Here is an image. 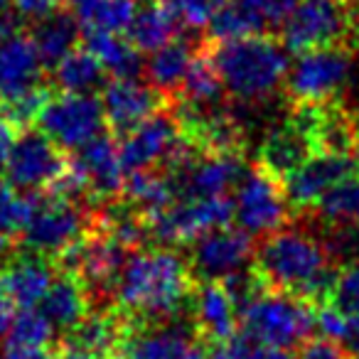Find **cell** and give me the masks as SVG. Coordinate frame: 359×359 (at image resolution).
I'll use <instances>...</instances> for the list:
<instances>
[{"label": "cell", "mask_w": 359, "mask_h": 359, "mask_svg": "<svg viewBox=\"0 0 359 359\" xmlns=\"http://www.w3.org/2000/svg\"><path fill=\"white\" fill-rule=\"evenodd\" d=\"M15 135H18V128L8 121V116L0 111V170H3V165H6Z\"/></svg>", "instance_id": "cell-44"}, {"label": "cell", "mask_w": 359, "mask_h": 359, "mask_svg": "<svg viewBox=\"0 0 359 359\" xmlns=\"http://www.w3.org/2000/svg\"><path fill=\"white\" fill-rule=\"evenodd\" d=\"M246 170L244 153H205L197 150L182 168L168 172L180 197H212L234 190Z\"/></svg>", "instance_id": "cell-17"}, {"label": "cell", "mask_w": 359, "mask_h": 359, "mask_svg": "<svg viewBox=\"0 0 359 359\" xmlns=\"http://www.w3.org/2000/svg\"><path fill=\"white\" fill-rule=\"evenodd\" d=\"M99 99L104 106L106 128L116 138L130 133L135 126H140L158 111L170 109L175 101L155 86L140 84L138 79H118V76L101 86Z\"/></svg>", "instance_id": "cell-13"}, {"label": "cell", "mask_w": 359, "mask_h": 359, "mask_svg": "<svg viewBox=\"0 0 359 359\" xmlns=\"http://www.w3.org/2000/svg\"><path fill=\"white\" fill-rule=\"evenodd\" d=\"M310 212H315V222L320 224V229L359 224V172L330 187Z\"/></svg>", "instance_id": "cell-30"}, {"label": "cell", "mask_w": 359, "mask_h": 359, "mask_svg": "<svg viewBox=\"0 0 359 359\" xmlns=\"http://www.w3.org/2000/svg\"><path fill=\"white\" fill-rule=\"evenodd\" d=\"M357 172V158L344 153H313L300 168L283 180V192L290 210L305 215L315 202L339 180Z\"/></svg>", "instance_id": "cell-16"}, {"label": "cell", "mask_w": 359, "mask_h": 359, "mask_svg": "<svg viewBox=\"0 0 359 359\" xmlns=\"http://www.w3.org/2000/svg\"><path fill=\"white\" fill-rule=\"evenodd\" d=\"M3 8H11V0H0V11H3Z\"/></svg>", "instance_id": "cell-50"}, {"label": "cell", "mask_w": 359, "mask_h": 359, "mask_svg": "<svg viewBox=\"0 0 359 359\" xmlns=\"http://www.w3.org/2000/svg\"><path fill=\"white\" fill-rule=\"evenodd\" d=\"M195 283L182 254L168 246L135 249L121 266L111 290V305L138 323L170 320L190 310Z\"/></svg>", "instance_id": "cell-1"}, {"label": "cell", "mask_w": 359, "mask_h": 359, "mask_svg": "<svg viewBox=\"0 0 359 359\" xmlns=\"http://www.w3.org/2000/svg\"><path fill=\"white\" fill-rule=\"evenodd\" d=\"M32 202L35 197L15 190L6 177H0V241H18L32 212Z\"/></svg>", "instance_id": "cell-33"}, {"label": "cell", "mask_w": 359, "mask_h": 359, "mask_svg": "<svg viewBox=\"0 0 359 359\" xmlns=\"http://www.w3.org/2000/svg\"><path fill=\"white\" fill-rule=\"evenodd\" d=\"M246 359H295L288 349L283 347H266V344H254L246 354Z\"/></svg>", "instance_id": "cell-45"}, {"label": "cell", "mask_w": 359, "mask_h": 359, "mask_svg": "<svg viewBox=\"0 0 359 359\" xmlns=\"http://www.w3.org/2000/svg\"><path fill=\"white\" fill-rule=\"evenodd\" d=\"M182 140V130L172 114V106L153 114L130 133L121 135L118 153L126 172L133 170L163 168L177 143Z\"/></svg>", "instance_id": "cell-15"}, {"label": "cell", "mask_w": 359, "mask_h": 359, "mask_svg": "<svg viewBox=\"0 0 359 359\" xmlns=\"http://www.w3.org/2000/svg\"><path fill=\"white\" fill-rule=\"evenodd\" d=\"M84 47L101 62L106 74L118 79H138L143 76V57L140 50L130 45L128 37L111 35V32H94L84 37Z\"/></svg>", "instance_id": "cell-29"}, {"label": "cell", "mask_w": 359, "mask_h": 359, "mask_svg": "<svg viewBox=\"0 0 359 359\" xmlns=\"http://www.w3.org/2000/svg\"><path fill=\"white\" fill-rule=\"evenodd\" d=\"M231 219H234V202L226 195H212L175 200L170 207L148 217L145 222L150 239L160 241L163 246H172L190 244L207 231L231 224Z\"/></svg>", "instance_id": "cell-10"}, {"label": "cell", "mask_w": 359, "mask_h": 359, "mask_svg": "<svg viewBox=\"0 0 359 359\" xmlns=\"http://www.w3.org/2000/svg\"><path fill=\"white\" fill-rule=\"evenodd\" d=\"M295 359H352L347 354V349L330 337H308L298 344V354Z\"/></svg>", "instance_id": "cell-39"}, {"label": "cell", "mask_w": 359, "mask_h": 359, "mask_svg": "<svg viewBox=\"0 0 359 359\" xmlns=\"http://www.w3.org/2000/svg\"><path fill=\"white\" fill-rule=\"evenodd\" d=\"M35 126L65 153H76L96 135L104 133V106L96 94L60 91V94H50Z\"/></svg>", "instance_id": "cell-7"}, {"label": "cell", "mask_w": 359, "mask_h": 359, "mask_svg": "<svg viewBox=\"0 0 359 359\" xmlns=\"http://www.w3.org/2000/svg\"><path fill=\"white\" fill-rule=\"evenodd\" d=\"M172 359H207V342L195 339V342H190L185 349H180Z\"/></svg>", "instance_id": "cell-48"}, {"label": "cell", "mask_w": 359, "mask_h": 359, "mask_svg": "<svg viewBox=\"0 0 359 359\" xmlns=\"http://www.w3.org/2000/svg\"><path fill=\"white\" fill-rule=\"evenodd\" d=\"M185 256L195 280H224L226 276L249 269L254 259V239L244 229L229 224L212 229L190 241Z\"/></svg>", "instance_id": "cell-12"}, {"label": "cell", "mask_w": 359, "mask_h": 359, "mask_svg": "<svg viewBox=\"0 0 359 359\" xmlns=\"http://www.w3.org/2000/svg\"><path fill=\"white\" fill-rule=\"evenodd\" d=\"M180 22L172 13L163 6V0H143V6L135 8L130 25L126 27V37L140 52H155L163 45L177 37Z\"/></svg>", "instance_id": "cell-27"}, {"label": "cell", "mask_w": 359, "mask_h": 359, "mask_svg": "<svg viewBox=\"0 0 359 359\" xmlns=\"http://www.w3.org/2000/svg\"><path fill=\"white\" fill-rule=\"evenodd\" d=\"M69 158L57 143H52L40 128H25L15 135L6 160V180L15 190L37 195L47 192L65 175Z\"/></svg>", "instance_id": "cell-11"}, {"label": "cell", "mask_w": 359, "mask_h": 359, "mask_svg": "<svg viewBox=\"0 0 359 359\" xmlns=\"http://www.w3.org/2000/svg\"><path fill=\"white\" fill-rule=\"evenodd\" d=\"M128 205H133L140 215L148 219V217L163 212L165 207H170L177 200V190H175V182L165 170L150 168V170H133V172H126L123 180V190H121Z\"/></svg>", "instance_id": "cell-25"}, {"label": "cell", "mask_w": 359, "mask_h": 359, "mask_svg": "<svg viewBox=\"0 0 359 359\" xmlns=\"http://www.w3.org/2000/svg\"><path fill=\"white\" fill-rule=\"evenodd\" d=\"M315 327V305L285 290L261 285L239 308V330L246 339L266 347H298Z\"/></svg>", "instance_id": "cell-4"}, {"label": "cell", "mask_w": 359, "mask_h": 359, "mask_svg": "<svg viewBox=\"0 0 359 359\" xmlns=\"http://www.w3.org/2000/svg\"><path fill=\"white\" fill-rule=\"evenodd\" d=\"M357 172H359V155H357Z\"/></svg>", "instance_id": "cell-51"}, {"label": "cell", "mask_w": 359, "mask_h": 359, "mask_svg": "<svg viewBox=\"0 0 359 359\" xmlns=\"http://www.w3.org/2000/svg\"><path fill=\"white\" fill-rule=\"evenodd\" d=\"M74 163L81 170V175H84L86 192H89V202L94 210L99 205H104V202L121 197L126 170L123 163H121L116 135H96L91 143H86L84 148L76 150Z\"/></svg>", "instance_id": "cell-18"}, {"label": "cell", "mask_w": 359, "mask_h": 359, "mask_svg": "<svg viewBox=\"0 0 359 359\" xmlns=\"http://www.w3.org/2000/svg\"><path fill=\"white\" fill-rule=\"evenodd\" d=\"M352 0H298L280 22V45L293 55L320 47H347Z\"/></svg>", "instance_id": "cell-8"}, {"label": "cell", "mask_w": 359, "mask_h": 359, "mask_svg": "<svg viewBox=\"0 0 359 359\" xmlns=\"http://www.w3.org/2000/svg\"><path fill=\"white\" fill-rule=\"evenodd\" d=\"M205 45L219 72L224 94L231 99L241 104H261L283 89L290 62L288 50L278 37L259 32L226 42L205 40Z\"/></svg>", "instance_id": "cell-3"}, {"label": "cell", "mask_w": 359, "mask_h": 359, "mask_svg": "<svg viewBox=\"0 0 359 359\" xmlns=\"http://www.w3.org/2000/svg\"><path fill=\"white\" fill-rule=\"evenodd\" d=\"M175 99L185 101V104H192V106H202V109L222 106L224 86H222L219 72H217L215 62H212L205 40L197 47L195 57H192L190 67H187L185 79H182V86H180Z\"/></svg>", "instance_id": "cell-28"}, {"label": "cell", "mask_w": 359, "mask_h": 359, "mask_svg": "<svg viewBox=\"0 0 359 359\" xmlns=\"http://www.w3.org/2000/svg\"><path fill=\"white\" fill-rule=\"evenodd\" d=\"M313 153L315 145L310 133L298 121V116L288 111V116L266 130V135L261 138L259 150H256V165L283 182Z\"/></svg>", "instance_id": "cell-19"}, {"label": "cell", "mask_w": 359, "mask_h": 359, "mask_svg": "<svg viewBox=\"0 0 359 359\" xmlns=\"http://www.w3.org/2000/svg\"><path fill=\"white\" fill-rule=\"evenodd\" d=\"M91 229V207L67 197L40 192L20 234V246L47 259H60Z\"/></svg>", "instance_id": "cell-6"}, {"label": "cell", "mask_w": 359, "mask_h": 359, "mask_svg": "<svg viewBox=\"0 0 359 359\" xmlns=\"http://www.w3.org/2000/svg\"><path fill=\"white\" fill-rule=\"evenodd\" d=\"M50 94H52L50 86L40 84V86H35V89L25 91L22 96H18V99L3 104L0 106V111L8 116V121H11L18 130L32 128L35 121H37V116H40L42 106H45V101L50 99Z\"/></svg>", "instance_id": "cell-35"}, {"label": "cell", "mask_w": 359, "mask_h": 359, "mask_svg": "<svg viewBox=\"0 0 359 359\" xmlns=\"http://www.w3.org/2000/svg\"><path fill=\"white\" fill-rule=\"evenodd\" d=\"M354 52L344 45L300 52L288 65L283 94L290 106H315L337 101L352 79Z\"/></svg>", "instance_id": "cell-5"}, {"label": "cell", "mask_w": 359, "mask_h": 359, "mask_svg": "<svg viewBox=\"0 0 359 359\" xmlns=\"http://www.w3.org/2000/svg\"><path fill=\"white\" fill-rule=\"evenodd\" d=\"M13 315H15V305H13L11 300L6 298V293L0 290V337H6Z\"/></svg>", "instance_id": "cell-47"}, {"label": "cell", "mask_w": 359, "mask_h": 359, "mask_svg": "<svg viewBox=\"0 0 359 359\" xmlns=\"http://www.w3.org/2000/svg\"><path fill=\"white\" fill-rule=\"evenodd\" d=\"M190 318L207 344L224 342L239 332V308L222 280H197L190 298Z\"/></svg>", "instance_id": "cell-20"}, {"label": "cell", "mask_w": 359, "mask_h": 359, "mask_svg": "<svg viewBox=\"0 0 359 359\" xmlns=\"http://www.w3.org/2000/svg\"><path fill=\"white\" fill-rule=\"evenodd\" d=\"M67 11L84 35L111 32L121 35L130 25L138 0H65Z\"/></svg>", "instance_id": "cell-26"}, {"label": "cell", "mask_w": 359, "mask_h": 359, "mask_svg": "<svg viewBox=\"0 0 359 359\" xmlns=\"http://www.w3.org/2000/svg\"><path fill=\"white\" fill-rule=\"evenodd\" d=\"M6 344H25V347H50L55 339V327L37 308H22L13 315L11 327L6 332Z\"/></svg>", "instance_id": "cell-34"}, {"label": "cell", "mask_w": 359, "mask_h": 359, "mask_svg": "<svg viewBox=\"0 0 359 359\" xmlns=\"http://www.w3.org/2000/svg\"><path fill=\"white\" fill-rule=\"evenodd\" d=\"M347 47H349L352 52H357V50H359V3H352V11H349Z\"/></svg>", "instance_id": "cell-46"}, {"label": "cell", "mask_w": 359, "mask_h": 359, "mask_svg": "<svg viewBox=\"0 0 359 359\" xmlns=\"http://www.w3.org/2000/svg\"><path fill=\"white\" fill-rule=\"evenodd\" d=\"M42 72L45 65L27 32L6 37L0 42V106L40 86Z\"/></svg>", "instance_id": "cell-21"}, {"label": "cell", "mask_w": 359, "mask_h": 359, "mask_svg": "<svg viewBox=\"0 0 359 359\" xmlns=\"http://www.w3.org/2000/svg\"><path fill=\"white\" fill-rule=\"evenodd\" d=\"M52 359H106V357H99V354L86 352V349L79 347H72V344H62V349Z\"/></svg>", "instance_id": "cell-49"}, {"label": "cell", "mask_w": 359, "mask_h": 359, "mask_svg": "<svg viewBox=\"0 0 359 359\" xmlns=\"http://www.w3.org/2000/svg\"><path fill=\"white\" fill-rule=\"evenodd\" d=\"M52 72H55V84L60 86V91L94 94L99 86L106 84V69L84 45H76L69 55L62 57L52 67Z\"/></svg>", "instance_id": "cell-31"}, {"label": "cell", "mask_w": 359, "mask_h": 359, "mask_svg": "<svg viewBox=\"0 0 359 359\" xmlns=\"http://www.w3.org/2000/svg\"><path fill=\"white\" fill-rule=\"evenodd\" d=\"M40 305H42V315L50 320L52 327H57L65 334L72 327H76L86 318V313L94 308L89 290L81 283L79 276L62 269L57 271L55 280H52L50 290L45 293Z\"/></svg>", "instance_id": "cell-22"}, {"label": "cell", "mask_w": 359, "mask_h": 359, "mask_svg": "<svg viewBox=\"0 0 359 359\" xmlns=\"http://www.w3.org/2000/svg\"><path fill=\"white\" fill-rule=\"evenodd\" d=\"M197 47L200 45H195L187 37H175L172 42L163 45L160 50L150 52V60L143 65V74L148 79V84L155 86L158 91H163L170 99H175Z\"/></svg>", "instance_id": "cell-23"}, {"label": "cell", "mask_w": 359, "mask_h": 359, "mask_svg": "<svg viewBox=\"0 0 359 359\" xmlns=\"http://www.w3.org/2000/svg\"><path fill=\"white\" fill-rule=\"evenodd\" d=\"M231 202H234L236 226L244 229L251 239L254 236L264 239L266 234L285 226L293 215L288 200H285L283 182L259 165L244 170L234 187Z\"/></svg>", "instance_id": "cell-9"}, {"label": "cell", "mask_w": 359, "mask_h": 359, "mask_svg": "<svg viewBox=\"0 0 359 359\" xmlns=\"http://www.w3.org/2000/svg\"><path fill=\"white\" fill-rule=\"evenodd\" d=\"M320 239L325 241L334 264H347L359 259V224L334 226V229H320Z\"/></svg>", "instance_id": "cell-38"}, {"label": "cell", "mask_w": 359, "mask_h": 359, "mask_svg": "<svg viewBox=\"0 0 359 359\" xmlns=\"http://www.w3.org/2000/svg\"><path fill=\"white\" fill-rule=\"evenodd\" d=\"M224 3L226 0H163V6L172 13L175 20L190 30H205Z\"/></svg>", "instance_id": "cell-36"}, {"label": "cell", "mask_w": 359, "mask_h": 359, "mask_svg": "<svg viewBox=\"0 0 359 359\" xmlns=\"http://www.w3.org/2000/svg\"><path fill=\"white\" fill-rule=\"evenodd\" d=\"M330 305H334L347 315L359 313V259L337 266Z\"/></svg>", "instance_id": "cell-37"}, {"label": "cell", "mask_w": 359, "mask_h": 359, "mask_svg": "<svg viewBox=\"0 0 359 359\" xmlns=\"http://www.w3.org/2000/svg\"><path fill=\"white\" fill-rule=\"evenodd\" d=\"M256 278L273 290H285L310 305L330 303L337 264L320 234L300 226H280L254 246L251 259Z\"/></svg>", "instance_id": "cell-2"}, {"label": "cell", "mask_w": 359, "mask_h": 359, "mask_svg": "<svg viewBox=\"0 0 359 359\" xmlns=\"http://www.w3.org/2000/svg\"><path fill=\"white\" fill-rule=\"evenodd\" d=\"M50 347H25V344H6L0 359H52Z\"/></svg>", "instance_id": "cell-43"}, {"label": "cell", "mask_w": 359, "mask_h": 359, "mask_svg": "<svg viewBox=\"0 0 359 359\" xmlns=\"http://www.w3.org/2000/svg\"><path fill=\"white\" fill-rule=\"evenodd\" d=\"M347 354L352 359H359V313L357 315H347L344 313V325H342V334L337 339Z\"/></svg>", "instance_id": "cell-42"}, {"label": "cell", "mask_w": 359, "mask_h": 359, "mask_svg": "<svg viewBox=\"0 0 359 359\" xmlns=\"http://www.w3.org/2000/svg\"><path fill=\"white\" fill-rule=\"evenodd\" d=\"M244 3L254 8L269 27H280V22L288 18V13L293 11L298 0H244Z\"/></svg>", "instance_id": "cell-40"}, {"label": "cell", "mask_w": 359, "mask_h": 359, "mask_svg": "<svg viewBox=\"0 0 359 359\" xmlns=\"http://www.w3.org/2000/svg\"><path fill=\"white\" fill-rule=\"evenodd\" d=\"M27 35H30L32 45H35L37 55L47 69H52L62 57L69 55L81 40L79 25L67 8H60L45 18H37Z\"/></svg>", "instance_id": "cell-24"}, {"label": "cell", "mask_w": 359, "mask_h": 359, "mask_svg": "<svg viewBox=\"0 0 359 359\" xmlns=\"http://www.w3.org/2000/svg\"><path fill=\"white\" fill-rule=\"evenodd\" d=\"M62 6H65V0H11L13 13H18V18H22V20L45 18L50 13L60 11Z\"/></svg>", "instance_id": "cell-41"}, {"label": "cell", "mask_w": 359, "mask_h": 359, "mask_svg": "<svg viewBox=\"0 0 359 359\" xmlns=\"http://www.w3.org/2000/svg\"><path fill=\"white\" fill-rule=\"evenodd\" d=\"M266 20L246 6L244 0H226L224 6L217 11V15L207 22V37L210 42H226V40H239V37L259 35L266 32Z\"/></svg>", "instance_id": "cell-32"}, {"label": "cell", "mask_w": 359, "mask_h": 359, "mask_svg": "<svg viewBox=\"0 0 359 359\" xmlns=\"http://www.w3.org/2000/svg\"><path fill=\"white\" fill-rule=\"evenodd\" d=\"M57 276V261L13 244L0 254V290L22 308H37Z\"/></svg>", "instance_id": "cell-14"}]
</instances>
